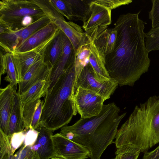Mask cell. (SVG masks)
<instances>
[{
	"label": "cell",
	"instance_id": "1",
	"mask_svg": "<svg viewBox=\"0 0 159 159\" xmlns=\"http://www.w3.org/2000/svg\"><path fill=\"white\" fill-rule=\"evenodd\" d=\"M140 12L119 17L114 24L117 36L114 49L105 55V67L110 78L120 86H133L150 65L145 42L147 23L139 18Z\"/></svg>",
	"mask_w": 159,
	"mask_h": 159
},
{
	"label": "cell",
	"instance_id": "2",
	"mask_svg": "<svg viewBox=\"0 0 159 159\" xmlns=\"http://www.w3.org/2000/svg\"><path fill=\"white\" fill-rule=\"evenodd\" d=\"M114 102L103 105L98 115L81 118L74 124L65 125L60 133L71 140L86 148L91 159H100L106 148L113 143L119 125L126 115H121Z\"/></svg>",
	"mask_w": 159,
	"mask_h": 159
},
{
	"label": "cell",
	"instance_id": "3",
	"mask_svg": "<svg viewBox=\"0 0 159 159\" xmlns=\"http://www.w3.org/2000/svg\"><path fill=\"white\" fill-rule=\"evenodd\" d=\"M74 63L62 74L44 96L40 125L53 132L67 125L77 113L74 96L80 73Z\"/></svg>",
	"mask_w": 159,
	"mask_h": 159
},
{
	"label": "cell",
	"instance_id": "4",
	"mask_svg": "<svg viewBox=\"0 0 159 159\" xmlns=\"http://www.w3.org/2000/svg\"><path fill=\"white\" fill-rule=\"evenodd\" d=\"M45 15L33 0L0 1V25L9 31L23 28Z\"/></svg>",
	"mask_w": 159,
	"mask_h": 159
},
{
	"label": "cell",
	"instance_id": "5",
	"mask_svg": "<svg viewBox=\"0 0 159 159\" xmlns=\"http://www.w3.org/2000/svg\"><path fill=\"white\" fill-rule=\"evenodd\" d=\"M118 85L117 82L111 78L106 81L98 79L89 62L84 66L78 77L75 89L79 87L93 92L101 96L105 101L114 93Z\"/></svg>",
	"mask_w": 159,
	"mask_h": 159
},
{
	"label": "cell",
	"instance_id": "6",
	"mask_svg": "<svg viewBox=\"0 0 159 159\" xmlns=\"http://www.w3.org/2000/svg\"><path fill=\"white\" fill-rule=\"evenodd\" d=\"M51 22L46 15L21 29L0 34L1 49L11 53L35 32Z\"/></svg>",
	"mask_w": 159,
	"mask_h": 159
},
{
	"label": "cell",
	"instance_id": "7",
	"mask_svg": "<svg viewBox=\"0 0 159 159\" xmlns=\"http://www.w3.org/2000/svg\"><path fill=\"white\" fill-rule=\"evenodd\" d=\"M104 99L91 91L77 87L74 96L77 112L81 118H89L98 115L102 109Z\"/></svg>",
	"mask_w": 159,
	"mask_h": 159
},
{
	"label": "cell",
	"instance_id": "8",
	"mask_svg": "<svg viewBox=\"0 0 159 159\" xmlns=\"http://www.w3.org/2000/svg\"><path fill=\"white\" fill-rule=\"evenodd\" d=\"M56 157L62 159H86L90 156L88 150L68 139L60 133L53 135Z\"/></svg>",
	"mask_w": 159,
	"mask_h": 159
},
{
	"label": "cell",
	"instance_id": "9",
	"mask_svg": "<svg viewBox=\"0 0 159 159\" xmlns=\"http://www.w3.org/2000/svg\"><path fill=\"white\" fill-rule=\"evenodd\" d=\"M143 104L150 149L159 143V95L150 97Z\"/></svg>",
	"mask_w": 159,
	"mask_h": 159
},
{
	"label": "cell",
	"instance_id": "10",
	"mask_svg": "<svg viewBox=\"0 0 159 159\" xmlns=\"http://www.w3.org/2000/svg\"><path fill=\"white\" fill-rule=\"evenodd\" d=\"M56 34L31 50L22 52L14 51L11 53L14 64L22 79L32 65L43 59L46 50Z\"/></svg>",
	"mask_w": 159,
	"mask_h": 159
},
{
	"label": "cell",
	"instance_id": "11",
	"mask_svg": "<svg viewBox=\"0 0 159 159\" xmlns=\"http://www.w3.org/2000/svg\"><path fill=\"white\" fill-rule=\"evenodd\" d=\"M85 32L98 49L104 55L113 51L117 36L114 28L99 26Z\"/></svg>",
	"mask_w": 159,
	"mask_h": 159
},
{
	"label": "cell",
	"instance_id": "12",
	"mask_svg": "<svg viewBox=\"0 0 159 159\" xmlns=\"http://www.w3.org/2000/svg\"><path fill=\"white\" fill-rule=\"evenodd\" d=\"M50 20L61 30L69 38L73 37L77 32V28L71 21H66L57 10L51 0H33Z\"/></svg>",
	"mask_w": 159,
	"mask_h": 159
},
{
	"label": "cell",
	"instance_id": "13",
	"mask_svg": "<svg viewBox=\"0 0 159 159\" xmlns=\"http://www.w3.org/2000/svg\"><path fill=\"white\" fill-rule=\"evenodd\" d=\"M75 55L72 44L67 37L62 53L51 70L47 91L52 88L62 74L75 63Z\"/></svg>",
	"mask_w": 159,
	"mask_h": 159
},
{
	"label": "cell",
	"instance_id": "14",
	"mask_svg": "<svg viewBox=\"0 0 159 159\" xmlns=\"http://www.w3.org/2000/svg\"><path fill=\"white\" fill-rule=\"evenodd\" d=\"M51 70L43 59L34 64L26 72L21 81L18 84V93L21 95L37 82L43 80H48Z\"/></svg>",
	"mask_w": 159,
	"mask_h": 159
},
{
	"label": "cell",
	"instance_id": "15",
	"mask_svg": "<svg viewBox=\"0 0 159 159\" xmlns=\"http://www.w3.org/2000/svg\"><path fill=\"white\" fill-rule=\"evenodd\" d=\"M38 132L37 138L31 146L40 159H50L56 157L53 140L54 132L39 125L35 129Z\"/></svg>",
	"mask_w": 159,
	"mask_h": 159
},
{
	"label": "cell",
	"instance_id": "16",
	"mask_svg": "<svg viewBox=\"0 0 159 159\" xmlns=\"http://www.w3.org/2000/svg\"><path fill=\"white\" fill-rule=\"evenodd\" d=\"M14 90L10 84L0 89V130L7 136L13 107Z\"/></svg>",
	"mask_w": 159,
	"mask_h": 159
},
{
	"label": "cell",
	"instance_id": "17",
	"mask_svg": "<svg viewBox=\"0 0 159 159\" xmlns=\"http://www.w3.org/2000/svg\"><path fill=\"white\" fill-rule=\"evenodd\" d=\"M92 1L90 4V17L82 27L85 32L98 26H108L111 22V10Z\"/></svg>",
	"mask_w": 159,
	"mask_h": 159
},
{
	"label": "cell",
	"instance_id": "18",
	"mask_svg": "<svg viewBox=\"0 0 159 159\" xmlns=\"http://www.w3.org/2000/svg\"><path fill=\"white\" fill-rule=\"evenodd\" d=\"M59 29L51 22L33 34L14 51L22 52L31 50L55 35Z\"/></svg>",
	"mask_w": 159,
	"mask_h": 159
},
{
	"label": "cell",
	"instance_id": "19",
	"mask_svg": "<svg viewBox=\"0 0 159 159\" xmlns=\"http://www.w3.org/2000/svg\"><path fill=\"white\" fill-rule=\"evenodd\" d=\"M23 111L20 95L14 90L13 107L9 120L7 135L9 137H11L15 133L21 132L24 130Z\"/></svg>",
	"mask_w": 159,
	"mask_h": 159
},
{
	"label": "cell",
	"instance_id": "20",
	"mask_svg": "<svg viewBox=\"0 0 159 159\" xmlns=\"http://www.w3.org/2000/svg\"><path fill=\"white\" fill-rule=\"evenodd\" d=\"M7 73L4 80L8 82L14 90L17 85L22 80V77L18 71L13 61L12 54L0 52V83L2 75Z\"/></svg>",
	"mask_w": 159,
	"mask_h": 159
},
{
	"label": "cell",
	"instance_id": "21",
	"mask_svg": "<svg viewBox=\"0 0 159 159\" xmlns=\"http://www.w3.org/2000/svg\"><path fill=\"white\" fill-rule=\"evenodd\" d=\"M43 103L39 99L23 105L25 129L35 130L39 126Z\"/></svg>",
	"mask_w": 159,
	"mask_h": 159
},
{
	"label": "cell",
	"instance_id": "22",
	"mask_svg": "<svg viewBox=\"0 0 159 159\" xmlns=\"http://www.w3.org/2000/svg\"><path fill=\"white\" fill-rule=\"evenodd\" d=\"M86 36L90 42L89 62L96 76L101 81L109 80L111 78L105 67V55L98 49L93 42L87 35Z\"/></svg>",
	"mask_w": 159,
	"mask_h": 159
},
{
	"label": "cell",
	"instance_id": "23",
	"mask_svg": "<svg viewBox=\"0 0 159 159\" xmlns=\"http://www.w3.org/2000/svg\"><path fill=\"white\" fill-rule=\"evenodd\" d=\"M67 37L63 32L59 29L46 50L43 60L51 69L62 53Z\"/></svg>",
	"mask_w": 159,
	"mask_h": 159
},
{
	"label": "cell",
	"instance_id": "24",
	"mask_svg": "<svg viewBox=\"0 0 159 159\" xmlns=\"http://www.w3.org/2000/svg\"><path fill=\"white\" fill-rule=\"evenodd\" d=\"M49 88L48 79L40 80L20 95L23 105L44 97Z\"/></svg>",
	"mask_w": 159,
	"mask_h": 159
},
{
	"label": "cell",
	"instance_id": "25",
	"mask_svg": "<svg viewBox=\"0 0 159 159\" xmlns=\"http://www.w3.org/2000/svg\"><path fill=\"white\" fill-rule=\"evenodd\" d=\"M71 7L73 20H79L85 23L91 14L90 4L92 0H67Z\"/></svg>",
	"mask_w": 159,
	"mask_h": 159
},
{
	"label": "cell",
	"instance_id": "26",
	"mask_svg": "<svg viewBox=\"0 0 159 159\" xmlns=\"http://www.w3.org/2000/svg\"><path fill=\"white\" fill-rule=\"evenodd\" d=\"M90 52L89 40L87 43L80 46L78 49L76 53L74 63L75 69L78 71L80 72L89 62Z\"/></svg>",
	"mask_w": 159,
	"mask_h": 159
},
{
	"label": "cell",
	"instance_id": "27",
	"mask_svg": "<svg viewBox=\"0 0 159 159\" xmlns=\"http://www.w3.org/2000/svg\"><path fill=\"white\" fill-rule=\"evenodd\" d=\"M145 42L149 52L159 50V26L152 28L146 33Z\"/></svg>",
	"mask_w": 159,
	"mask_h": 159
},
{
	"label": "cell",
	"instance_id": "28",
	"mask_svg": "<svg viewBox=\"0 0 159 159\" xmlns=\"http://www.w3.org/2000/svg\"><path fill=\"white\" fill-rule=\"evenodd\" d=\"M0 159H10L14 154L11 146L10 138L0 130Z\"/></svg>",
	"mask_w": 159,
	"mask_h": 159
},
{
	"label": "cell",
	"instance_id": "29",
	"mask_svg": "<svg viewBox=\"0 0 159 159\" xmlns=\"http://www.w3.org/2000/svg\"><path fill=\"white\" fill-rule=\"evenodd\" d=\"M10 159H40L31 146H26L24 143L19 150Z\"/></svg>",
	"mask_w": 159,
	"mask_h": 159
},
{
	"label": "cell",
	"instance_id": "30",
	"mask_svg": "<svg viewBox=\"0 0 159 159\" xmlns=\"http://www.w3.org/2000/svg\"><path fill=\"white\" fill-rule=\"evenodd\" d=\"M54 6L63 16L69 20H73L71 7L67 0H51Z\"/></svg>",
	"mask_w": 159,
	"mask_h": 159
},
{
	"label": "cell",
	"instance_id": "31",
	"mask_svg": "<svg viewBox=\"0 0 159 159\" xmlns=\"http://www.w3.org/2000/svg\"><path fill=\"white\" fill-rule=\"evenodd\" d=\"M152 7L148 12L149 19L152 22V28L159 26V0H152Z\"/></svg>",
	"mask_w": 159,
	"mask_h": 159
},
{
	"label": "cell",
	"instance_id": "32",
	"mask_svg": "<svg viewBox=\"0 0 159 159\" xmlns=\"http://www.w3.org/2000/svg\"><path fill=\"white\" fill-rule=\"evenodd\" d=\"M92 1L111 10L120 6L129 4L133 2L132 0H92Z\"/></svg>",
	"mask_w": 159,
	"mask_h": 159
},
{
	"label": "cell",
	"instance_id": "33",
	"mask_svg": "<svg viewBox=\"0 0 159 159\" xmlns=\"http://www.w3.org/2000/svg\"><path fill=\"white\" fill-rule=\"evenodd\" d=\"M27 130L24 129L23 131L15 133L11 137H9L11 146L14 153L16 150L21 147L23 144L26 133Z\"/></svg>",
	"mask_w": 159,
	"mask_h": 159
},
{
	"label": "cell",
	"instance_id": "34",
	"mask_svg": "<svg viewBox=\"0 0 159 159\" xmlns=\"http://www.w3.org/2000/svg\"><path fill=\"white\" fill-rule=\"evenodd\" d=\"M38 133L36 130L29 129L26 133L23 143L26 146H32L37 140Z\"/></svg>",
	"mask_w": 159,
	"mask_h": 159
},
{
	"label": "cell",
	"instance_id": "35",
	"mask_svg": "<svg viewBox=\"0 0 159 159\" xmlns=\"http://www.w3.org/2000/svg\"><path fill=\"white\" fill-rule=\"evenodd\" d=\"M140 152L139 151H132L120 153L116 155L114 159H137Z\"/></svg>",
	"mask_w": 159,
	"mask_h": 159
},
{
	"label": "cell",
	"instance_id": "36",
	"mask_svg": "<svg viewBox=\"0 0 159 159\" xmlns=\"http://www.w3.org/2000/svg\"><path fill=\"white\" fill-rule=\"evenodd\" d=\"M142 159H159V146L152 151L145 152Z\"/></svg>",
	"mask_w": 159,
	"mask_h": 159
},
{
	"label": "cell",
	"instance_id": "37",
	"mask_svg": "<svg viewBox=\"0 0 159 159\" xmlns=\"http://www.w3.org/2000/svg\"><path fill=\"white\" fill-rule=\"evenodd\" d=\"M50 159H62L60 158L59 157H53L52 158Z\"/></svg>",
	"mask_w": 159,
	"mask_h": 159
}]
</instances>
